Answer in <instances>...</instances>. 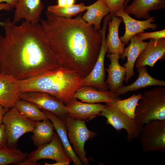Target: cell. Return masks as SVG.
I'll list each match as a JSON object with an SVG mask.
<instances>
[{
    "mask_svg": "<svg viewBox=\"0 0 165 165\" xmlns=\"http://www.w3.org/2000/svg\"><path fill=\"white\" fill-rule=\"evenodd\" d=\"M123 8L119 9L113 16L121 17L125 25L124 34L119 38L121 41L125 45L129 42L131 38L137 34L145 32L144 30L148 29H156L157 25L152 23L156 21L155 17H151L144 20H139L132 18L125 12Z\"/></svg>",
    "mask_w": 165,
    "mask_h": 165,
    "instance_id": "cell-12",
    "label": "cell"
},
{
    "mask_svg": "<svg viewBox=\"0 0 165 165\" xmlns=\"http://www.w3.org/2000/svg\"><path fill=\"white\" fill-rule=\"evenodd\" d=\"M165 56V38L157 40L150 39L145 49L138 57L135 64L140 66H149L152 68L159 60H163Z\"/></svg>",
    "mask_w": 165,
    "mask_h": 165,
    "instance_id": "cell-14",
    "label": "cell"
},
{
    "mask_svg": "<svg viewBox=\"0 0 165 165\" xmlns=\"http://www.w3.org/2000/svg\"><path fill=\"white\" fill-rule=\"evenodd\" d=\"M86 9L87 6L81 3L66 7H60L57 5H50L47 6V11L59 16L70 19Z\"/></svg>",
    "mask_w": 165,
    "mask_h": 165,
    "instance_id": "cell-28",
    "label": "cell"
},
{
    "mask_svg": "<svg viewBox=\"0 0 165 165\" xmlns=\"http://www.w3.org/2000/svg\"><path fill=\"white\" fill-rule=\"evenodd\" d=\"M75 1V0H57V5L61 7H68L74 4Z\"/></svg>",
    "mask_w": 165,
    "mask_h": 165,
    "instance_id": "cell-33",
    "label": "cell"
},
{
    "mask_svg": "<svg viewBox=\"0 0 165 165\" xmlns=\"http://www.w3.org/2000/svg\"><path fill=\"white\" fill-rule=\"evenodd\" d=\"M137 69L138 75L136 80L130 85L123 86L114 92L118 96L128 92L137 90L148 86H165V81L157 79L151 76L148 72L146 66H140Z\"/></svg>",
    "mask_w": 165,
    "mask_h": 165,
    "instance_id": "cell-22",
    "label": "cell"
},
{
    "mask_svg": "<svg viewBox=\"0 0 165 165\" xmlns=\"http://www.w3.org/2000/svg\"><path fill=\"white\" fill-rule=\"evenodd\" d=\"M28 154L26 158L19 165H37L39 160L49 159L56 162L53 164L46 163L45 165H68L72 160L65 153L63 146L57 133H54L52 140L43 144Z\"/></svg>",
    "mask_w": 165,
    "mask_h": 165,
    "instance_id": "cell-5",
    "label": "cell"
},
{
    "mask_svg": "<svg viewBox=\"0 0 165 165\" xmlns=\"http://www.w3.org/2000/svg\"><path fill=\"white\" fill-rule=\"evenodd\" d=\"M111 63L106 70L108 73V77L106 82L110 91L115 92L123 86V82L126 74V69L119 64V60L120 55L117 53L108 54Z\"/></svg>",
    "mask_w": 165,
    "mask_h": 165,
    "instance_id": "cell-18",
    "label": "cell"
},
{
    "mask_svg": "<svg viewBox=\"0 0 165 165\" xmlns=\"http://www.w3.org/2000/svg\"><path fill=\"white\" fill-rule=\"evenodd\" d=\"M14 106L24 116L35 122L49 119L42 109L28 101L19 99Z\"/></svg>",
    "mask_w": 165,
    "mask_h": 165,
    "instance_id": "cell-26",
    "label": "cell"
},
{
    "mask_svg": "<svg viewBox=\"0 0 165 165\" xmlns=\"http://www.w3.org/2000/svg\"><path fill=\"white\" fill-rule=\"evenodd\" d=\"M83 77L77 72L61 67L28 79L18 80L20 92L47 93L66 105L82 86Z\"/></svg>",
    "mask_w": 165,
    "mask_h": 165,
    "instance_id": "cell-3",
    "label": "cell"
},
{
    "mask_svg": "<svg viewBox=\"0 0 165 165\" xmlns=\"http://www.w3.org/2000/svg\"><path fill=\"white\" fill-rule=\"evenodd\" d=\"M42 110L52 122L54 128L61 140L66 154L70 158L75 165H82V162L74 152L68 138L65 121L47 111Z\"/></svg>",
    "mask_w": 165,
    "mask_h": 165,
    "instance_id": "cell-21",
    "label": "cell"
},
{
    "mask_svg": "<svg viewBox=\"0 0 165 165\" xmlns=\"http://www.w3.org/2000/svg\"><path fill=\"white\" fill-rule=\"evenodd\" d=\"M53 124L49 119L36 122L31 138L35 145L38 147L50 142L54 134Z\"/></svg>",
    "mask_w": 165,
    "mask_h": 165,
    "instance_id": "cell-25",
    "label": "cell"
},
{
    "mask_svg": "<svg viewBox=\"0 0 165 165\" xmlns=\"http://www.w3.org/2000/svg\"><path fill=\"white\" fill-rule=\"evenodd\" d=\"M122 21L121 17L113 16L108 21V33L105 40L108 54L117 53L121 56L123 53L125 45L120 40L118 33Z\"/></svg>",
    "mask_w": 165,
    "mask_h": 165,
    "instance_id": "cell-23",
    "label": "cell"
},
{
    "mask_svg": "<svg viewBox=\"0 0 165 165\" xmlns=\"http://www.w3.org/2000/svg\"><path fill=\"white\" fill-rule=\"evenodd\" d=\"M86 12L82 16L83 20L90 25H94L96 31L101 29V24L104 17L110 13V10L103 0H97L87 6Z\"/></svg>",
    "mask_w": 165,
    "mask_h": 165,
    "instance_id": "cell-24",
    "label": "cell"
},
{
    "mask_svg": "<svg viewBox=\"0 0 165 165\" xmlns=\"http://www.w3.org/2000/svg\"><path fill=\"white\" fill-rule=\"evenodd\" d=\"M145 152H165V120H151L144 124L139 135Z\"/></svg>",
    "mask_w": 165,
    "mask_h": 165,
    "instance_id": "cell-10",
    "label": "cell"
},
{
    "mask_svg": "<svg viewBox=\"0 0 165 165\" xmlns=\"http://www.w3.org/2000/svg\"><path fill=\"white\" fill-rule=\"evenodd\" d=\"M0 35V74L18 80L28 79L60 67L41 24L26 21L17 25L8 18Z\"/></svg>",
    "mask_w": 165,
    "mask_h": 165,
    "instance_id": "cell-1",
    "label": "cell"
},
{
    "mask_svg": "<svg viewBox=\"0 0 165 165\" xmlns=\"http://www.w3.org/2000/svg\"><path fill=\"white\" fill-rule=\"evenodd\" d=\"M65 122L69 140L72 145L73 150L82 163L89 165L84 145L86 141L95 137L96 133L87 128L85 120L68 116Z\"/></svg>",
    "mask_w": 165,
    "mask_h": 165,
    "instance_id": "cell-8",
    "label": "cell"
},
{
    "mask_svg": "<svg viewBox=\"0 0 165 165\" xmlns=\"http://www.w3.org/2000/svg\"><path fill=\"white\" fill-rule=\"evenodd\" d=\"M136 107L135 119L143 126L153 120H165V88L159 87L145 91Z\"/></svg>",
    "mask_w": 165,
    "mask_h": 165,
    "instance_id": "cell-4",
    "label": "cell"
},
{
    "mask_svg": "<svg viewBox=\"0 0 165 165\" xmlns=\"http://www.w3.org/2000/svg\"><path fill=\"white\" fill-rule=\"evenodd\" d=\"M81 16L67 19L46 11V19L40 20L60 67L75 72L84 78L97 61L102 37L99 30L95 31Z\"/></svg>",
    "mask_w": 165,
    "mask_h": 165,
    "instance_id": "cell-2",
    "label": "cell"
},
{
    "mask_svg": "<svg viewBox=\"0 0 165 165\" xmlns=\"http://www.w3.org/2000/svg\"><path fill=\"white\" fill-rule=\"evenodd\" d=\"M100 116L106 117L107 124L113 127L117 132L122 129L125 130L128 142H131L139 136L143 127L139 125L135 119L130 118L121 112L115 100L106 103Z\"/></svg>",
    "mask_w": 165,
    "mask_h": 165,
    "instance_id": "cell-7",
    "label": "cell"
},
{
    "mask_svg": "<svg viewBox=\"0 0 165 165\" xmlns=\"http://www.w3.org/2000/svg\"><path fill=\"white\" fill-rule=\"evenodd\" d=\"M165 8V0H134L124 10L129 15H133L136 18L147 20L151 17L149 15L151 11Z\"/></svg>",
    "mask_w": 165,
    "mask_h": 165,
    "instance_id": "cell-20",
    "label": "cell"
},
{
    "mask_svg": "<svg viewBox=\"0 0 165 165\" xmlns=\"http://www.w3.org/2000/svg\"><path fill=\"white\" fill-rule=\"evenodd\" d=\"M28 155L16 147H11L6 144L0 147V165L10 164L19 165Z\"/></svg>",
    "mask_w": 165,
    "mask_h": 165,
    "instance_id": "cell-27",
    "label": "cell"
},
{
    "mask_svg": "<svg viewBox=\"0 0 165 165\" xmlns=\"http://www.w3.org/2000/svg\"><path fill=\"white\" fill-rule=\"evenodd\" d=\"M15 8L13 22L16 23L23 19L36 24L40 19L44 5L41 0H18Z\"/></svg>",
    "mask_w": 165,
    "mask_h": 165,
    "instance_id": "cell-13",
    "label": "cell"
},
{
    "mask_svg": "<svg viewBox=\"0 0 165 165\" xmlns=\"http://www.w3.org/2000/svg\"><path fill=\"white\" fill-rule=\"evenodd\" d=\"M2 123L5 127L6 144L16 147L20 138L24 134L32 132L36 122L24 116L14 107L8 109L4 115Z\"/></svg>",
    "mask_w": 165,
    "mask_h": 165,
    "instance_id": "cell-6",
    "label": "cell"
},
{
    "mask_svg": "<svg viewBox=\"0 0 165 165\" xmlns=\"http://www.w3.org/2000/svg\"><path fill=\"white\" fill-rule=\"evenodd\" d=\"M68 116L85 120L100 115L105 105L83 103L74 97L66 105Z\"/></svg>",
    "mask_w": 165,
    "mask_h": 165,
    "instance_id": "cell-15",
    "label": "cell"
},
{
    "mask_svg": "<svg viewBox=\"0 0 165 165\" xmlns=\"http://www.w3.org/2000/svg\"><path fill=\"white\" fill-rule=\"evenodd\" d=\"M74 97L82 102L91 104L108 103L120 99L115 93L110 90H97L88 86L81 87L76 91Z\"/></svg>",
    "mask_w": 165,
    "mask_h": 165,
    "instance_id": "cell-19",
    "label": "cell"
},
{
    "mask_svg": "<svg viewBox=\"0 0 165 165\" xmlns=\"http://www.w3.org/2000/svg\"><path fill=\"white\" fill-rule=\"evenodd\" d=\"M18 80L0 74V104L8 109L14 106L19 99Z\"/></svg>",
    "mask_w": 165,
    "mask_h": 165,
    "instance_id": "cell-17",
    "label": "cell"
},
{
    "mask_svg": "<svg viewBox=\"0 0 165 165\" xmlns=\"http://www.w3.org/2000/svg\"><path fill=\"white\" fill-rule=\"evenodd\" d=\"M7 109L0 104V125L2 123L3 116Z\"/></svg>",
    "mask_w": 165,
    "mask_h": 165,
    "instance_id": "cell-35",
    "label": "cell"
},
{
    "mask_svg": "<svg viewBox=\"0 0 165 165\" xmlns=\"http://www.w3.org/2000/svg\"><path fill=\"white\" fill-rule=\"evenodd\" d=\"M130 43L125 48L123 54L120 56L121 59H124L126 57L127 62L124 64L126 69V74L125 80L127 83L134 75V68L136 61L141 52L145 49L148 43L141 40L135 35L130 40Z\"/></svg>",
    "mask_w": 165,
    "mask_h": 165,
    "instance_id": "cell-16",
    "label": "cell"
},
{
    "mask_svg": "<svg viewBox=\"0 0 165 165\" xmlns=\"http://www.w3.org/2000/svg\"><path fill=\"white\" fill-rule=\"evenodd\" d=\"M109 17L107 16L103 20L102 28L99 30L102 37L101 50L97 61L90 73L83 78L82 86H88L101 90H108L109 87L105 81L104 61L108 49L106 42L105 34Z\"/></svg>",
    "mask_w": 165,
    "mask_h": 165,
    "instance_id": "cell-9",
    "label": "cell"
},
{
    "mask_svg": "<svg viewBox=\"0 0 165 165\" xmlns=\"http://www.w3.org/2000/svg\"><path fill=\"white\" fill-rule=\"evenodd\" d=\"M6 144L5 127L2 123L0 125V147Z\"/></svg>",
    "mask_w": 165,
    "mask_h": 165,
    "instance_id": "cell-32",
    "label": "cell"
},
{
    "mask_svg": "<svg viewBox=\"0 0 165 165\" xmlns=\"http://www.w3.org/2000/svg\"><path fill=\"white\" fill-rule=\"evenodd\" d=\"M19 99L28 101L39 108L47 111L65 121L68 116L66 105L57 98L45 92H20Z\"/></svg>",
    "mask_w": 165,
    "mask_h": 165,
    "instance_id": "cell-11",
    "label": "cell"
},
{
    "mask_svg": "<svg viewBox=\"0 0 165 165\" xmlns=\"http://www.w3.org/2000/svg\"><path fill=\"white\" fill-rule=\"evenodd\" d=\"M14 8L11 5L7 3H0V11L1 10H6L9 11ZM3 24V22L0 21V26L2 27Z\"/></svg>",
    "mask_w": 165,
    "mask_h": 165,
    "instance_id": "cell-34",
    "label": "cell"
},
{
    "mask_svg": "<svg viewBox=\"0 0 165 165\" xmlns=\"http://www.w3.org/2000/svg\"><path fill=\"white\" fill-rule=\"evenodd\" d=\"M110 10V19L113 16L114 13L121 8L124 9V4L126 0H103Z\"/></svg>",
    "mask_w": 165,
    "mask_h": 165,
    "instance_id": "cell-31",
    "label": "cell"
},
{
    "mask_svg": "<svg viewBox=\"0 0 165 165\" xmlns=\"http://www.w3.org/2000/svg\"><path fill=\"white\" fill-rule=\"evenodd\" d=\"M131 0H126L124 4V9L127 6L128 3Z\"/></svg>",
    "mask_w": 165,
    "mask_h": 165,
    "instance_id": "cell-37",
    "label": "cell"
},
{
    "mask_svg": "<svg viewBox=\"0 0 165 165\" xmlns=\"http://www.w3.org/2000/svg\"><path fill=\"white\" fill-rule=\"evenodd\" d=\"M18 1V0H0V3L5 2L6 3L11 5L15 8Z\"/></svg>",
    "mask_w": 165,
    "mask_h": 165,
    "instance_id": "cell-36",
    "label": "cell"
},
{
    "mask_svg": "<svg viewBox=\"0 0 165 165\" xmlns=\"http://www.w3.org/2000/svg\"><path fill=\"white\" fill-rule=\"evenodd\" d=\"M142 41L148 39H153L157 40L165 38V29L150 32H141L136 35Z\"/></svg>",
    "mask_w": 165,
    "mask_h": 165,
    "instance_id": "cell-30",
    "label": "cell"
},
{
    "mask_svg": "<svg viewBox=\"0 0 165 165\" xmlns=\"http://www.w3.org/2000/svg\"><path fill=\"white\" fill-rule=\"evenodd\" d=\"M142 98V94H134L129 98L124 99H120L115 100L118 108L131 119H135V111L138 103Z\"/></svg>",
    "mask_w": 165,
    "mask_h": 165,
    "instance_id": "cell-29",
    "label": "cell"
}]
</instances>
